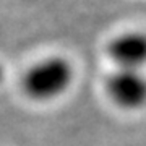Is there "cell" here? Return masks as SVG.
I'll return each mask as SVG.
<instances>
[{
	"label": "cell",
	"mask_w": 146,
	"mask_h": 146,
	"mask_svg": "<svg viewBox=\"0 0 146 146\" xmlns=\"http://www.w3.org/2000/svg\"><path fill=\"white\" fill-rule=\"evenodd\" d=\"M104 89L110 102L123 112H138L146 107L145 70L115 68L107 75Z\"/></svg>",
	"instance_id": "obj_2"
},
{
	"label": "cell",
	"mask_w": 146,
	"mask_h": 146,
	"mask_svg": "<svg viewBox=\"0 0 146 146\" xmlns=\"http://www.w3.org/2000/svg\"><path fill=\"white\" fill-rule=\"evenodd\" d=\"M75 78L73 65L60 55L44 57L26 70L21 88L29 99L37 102L58 99L67 93Z\"/></svg>",
	"instance_id": "obj_1"
},
{
	"label": "cell",
	"mask_w": 146,
	"mask_h": 146,
	"mask_svg": "<svg viewBox=\"0 0 146 146\" xmlns=\"http://www.w3.org/2000/svg\"><path fill=\"white\" fill-rule=\"evenodd\" d=\"M109 60L115 68L145 70L146 67V33L125 31L112 37L106 47Z\"/></svg>",
	"instance_id": "obj_3"
}]
</instances>
